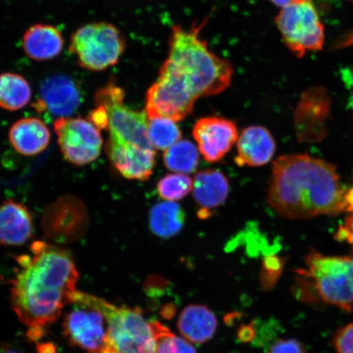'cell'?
I'll list each match as a JSON object with an SVG mask.
<instances>
[{
  "mask_svg": "<svg viewBox=\"0 0 353 353\" xmlns=\"http://www.w3.org/2000/svg\"><path fill=\"white\" fill-rule=\"evenodd\" d=\"M341 77L344 86L346 87L350 94L348 105L353 109V68L352 66H344L341 69Z\"/></svg>",
  "mask_w": 353,
  "mask_h": 353,
  "instance_id": "obj_32",
  "label": "cell"
},
{
  "mask_svg": "<svg viewBox=\"0 0 353 353\" xmlns=\"http://www.w3.org/2000/svg\"><path fill=\"white\" fill-rule=\"evenodd\" d=\"M81 99L77 83L65 74H56L42 82L34 108L59 118L68 117L77 112Z\"/></svg>",
  "mask_w": 353,
  "mask_h": 353,
  "instance_id": "obj_14",
  "label": "cell"
},
{
  "mask_svg": "<svg viewBox=\"0 0 353 353\" xmlns=\"http://www.w3.org/2000/svg\"><path fill=\"white\" fill-rule=\"evenodd\" d=\"M198 99L187 79L166 60L157 81L145 94V112L148 118L165 117L178 122L192 113Z\"/></svg>",
  "mask_w": 353,
  "mask_h": 353,
  "instance_id": "obj_8",
  "label": "cell"
},
{
  "mask_svg": "<svg viewBox=\"0 0 353 353\" xmlns=\"http://www.w3.org/2000/svg\"><path fill=\"white\" fill-rule=\"evenodd\" d=\"M276 24L285 46L298 57L323 47L324 26L312 0H299L281 8Z\"/></svg>",
  "mask_w": 353,
  "mask_h": 353,
  "instance_id": "obj_10",
  "label": "cell"
},
{
  "mask_svg": "<svg viewBox=\"0 0 353 353\" xmlns=\"http://www.w3.org/2000/svg\"><path fill=\"white\" fill-rule=\"evenodd\" d=\"M192 135L206 161L218 162L231 151L238 140L235 123L217 117H204L194 125Z\"/></svg>",
  "mask_w": 353,
  "mask_h": 353,
  "instance_id": "obj_13",
  "label": "cell"
},
{
  "mask_svg": "<svg viewBox=\"0 0 353 353\" xmlns=\"http://www.w3.org/2000/svg\"><path fill=\"white\" fill-rule=\"evenodd\" d=\"M338 44L339 48L343 47L353 46V32L345 35V37L342 38L341 41H339Z\"/></svg>",
  "mask_w": 353,
  "mask_h": 353,
  "instance_id": "obj_33",
  "label": "cell"
},
{
  "mask_svg": "<svg viewBox=\"0 0 353 353\" xmlns=\"http://www.w3.org/2000/svg\"><path fill=\"white\" fill-rule=\"evenodd\" d=\"M30 98L32 90L23 77L12 73L0 76V108L13 112L24 108Z\"/></svg>",
  "mask_w": 353,
  "mask_h": 353,
  "instance_id": "obj_24",
  "label": "cell"
},
{
  "mask_svg": "<svg viewBox=\"0 0 353 353\" xmlns=\"http://www.w3.org/2000/svg\"><path fill=\"white\" fill-rule=\"evenodd\" d=\"M123 99L125 91L113 79L96 92V105L103 107L108 114L109 139L154 151L148 135L147 112L128 108Z\"/></svg>",
  "mask_w": 353,
  "mask_h": 353,
  "instance_id": "obj_6",
  "label": "cell"
},
{
  "mask_svg": "<svg viewBox=\"0 0 353 353\" xmlns=\"http://www.w3.org/2000/svg\"><path fill=\"white\" fill-rule=\"evenodd\" d=\"M3 353H21V352L13 350L10 347H6V348H4Z\"/></svg>",
  "mask_w": 353,
  "mask_h": 353,
  "instance_id": "obj_36",
  "label": "cell"
},
{
  "mask_svg": "<svg viewBox=\"0 0 353 353\" xmlns=\"http://www.w3.org/2000/svg\"><path fill=\"white\" fill-rule=\"evenodd\" d=\"M186 214L182 207L174 201L159 203L150 212L149 223L154 235L170 238L182 230Z\"/></svg>",
  "mask_w": 353,
  "mask_h": 353,
  "instance_id": "obj_23",
  "label": "cell"
},
{
  "mask_svg": "<svg viewBox=\"0 0 353 353\" xmlns=\"http://www.w3.org/2000/svg\"><path fill=\"white\" fill-rule=\"evenodd\" d=\"M63 35L54 26L35 25L24 34V50L34 60L54 59L63 50Z\"/></svg>",
  "mask_w": 353,
  "mask_h": 353,
  "instance_id": "obj_22",
  "label": "cell"
},
{
  "mask_svg": "<svg viewBox=\"0 0 353 353\" xmlns=\"http://www.w3.org/2000/svg\"><path fill=\"white\" fill-rule=\"evenodd\" d=\"M90 223L83 202L72 196L57 199L48 207L42 218L43 231L57 243H69L81 239Z\"/></svg>",
  "mask_w": 353,
  "mask_h": 353,
  "instance_id": "obj_12",
  "label": "cell"
},
{
  "mask_svg": "<svg viewBox=\"0 0 353 353\" xmlns=\"http://www.w3.org/2000/svg\"><path fill=\"white\" fill-rule=\"evenodd\" d=\"M178 328L190 343H203L213 338L217 330V319L208 307L192 304L181 312Z\"/></svg>",
  "mask_w": 353,
  "mask_h": 353,
  "instance_id": "obj_21",
  "label": "cell"
},
{
  "mask_svg": "<svg viewBox=\"0 0 353 353\" xmlns=\"http://www.w3.org/2000/svg\"><path fill=\"white\" fill-rule=\"evenodd\" d=\"M267 353H306V350L296 339H279L271 343Z\"/></svg>",
  "mask_w": 353,
  "mask_h": 353,
  "instance_id": "obj_30",
  "label": "cell"
},
{
  "mask_svg": "<svg viewBox=\"0 0 353 353\" xmlns=\"http://www.w3.org/2000/svg\"><path fill=\"white\" fill-rule=\"evenodd\" d=\"M50 132L46 123L37 118L21 119L10 130L13 148L26 157L43 152L50 144Z\"/></svg>",
  "mask_w": 353,
  "mask_h": 353,
  "instance_id": "obj_20",
  "label": "cell"
},
{
  "mask_svg": "<svg viewBox=\"0 0 353 353\" xmlns=\"http://www.w3.org/2000/svg\"><path fill=\"white\" fill-rule=\"evenodd\" d=\"M154 332L153 353H196L191 343L176 336L159 321H151Z\"/></svg>",
  "mask_w": 353,
  "mask_h": 353,
  "instance_id": "obj_27",
  "label": "cell"
},
{
  "mask_svg": "<svg viewBox=\"0 0 353 353\" xmlns=\"http://www.w3.org/2000/svg\"><path fill=\"white\" fill-rule=\"evenodd\" d=\"M105 152L114 169L128 179L145 181L153 173L156 165L153 150L108 139Z\"/></svg>",
  "mask_w": 353,
  "mask_h": 353,
  "instance_id": "obj_15",
  "label": "cell"
},
{
  "mask_svg": "<svg viewBox=\"0 0 353 353\" xmlns=\"http://www.w3.org/2000/svg\"><path fill=\"white\" fill-rule=\"evenodd\" d=\"M270 1L274 3L276 6L283 8L290 6V4L299 1V0H270Z\"/></svg>",
  "mask_w": 353,
  "mask_h": 353,
  "instance_id": "obj_35",
  "label": "cell"
},
{
  "mask_svg": "<svg viewBox=\"0 0 353 353\" xmlns=\"http://www.w3.org/2000/svg\"><path fill=\"white\" fill-rule=\"evenodd\" d=\"M192 188L193 181L187 174H167L159 181L157 192L164 200L176 201L186 197Z\"/></svg>",
  "mask_w": 353,
  "mask_h": 353,
  "instance_id": "obj_28",
  "label": "cell"
},
{
  "mask_svg": "<svg viewBox=\"0 0 353 353\" xmlns=\"http://www.w3.org/2000/svg\"><path fill=\"white\" fill-rule=\"evenodd\" d=\"M69 50L82 68L101 72L118 63L125 50V41L114 26L100 22L77 30Z\"/></svg>",
  "mask_w": 353,
  "mask_h": 353,
  "instance_id": "obj_9",
  "label": "cell"
},
{
  "mask_svg": "<svg viewBox=\"0 0 353 353\" xmlns=\"http://www.w3.org/2000/svg\"><path fill=\"white\" fill-rule=\"evenodd\" d=\"M275 150L270 132L261 126L247 127L237 140L235 161L239 166H263L272 160Z\"/></svg>",
  "mask_w": 353,
  "mask_h": 353,
  "instance_id": "obj_17",
  "label": "cell"
},
{
  "mask_svg": "<svg viewBox=\"0 0 353 353\" xmlns=\"http://www.w3.org/2000/svg\"><path fill=\"white\" fill-rule=\"evenodd\" d=\"M193 197L201 207L202 219L210 215L212 210L218 208L227 200L229 182L222 172L216 170L200 171L193 181Z\"/></svg>",
  "mask_w": 353,
  "mask_h": 353,
  "instance_id": "obj_19",
  "label": "cell"
},
{
  "mask_svg": "<svg viewBox=\"0 0 353 353\" xmlns=\"http://www.w3.org/2000/svg\"><path fill=\"white\" fill-rule=\"evenodd\" d=\"M30 252L17 259L21 270L12 282L11 303L35 341L70 303L78 272L72 254L59 246L34 241Z\"/></svg>",
  "mask_w": 353,
  "mask_h": 353,
  "instance_id": "obj_1",
  "label": "cell"
},
{
  "mask_svg": "<svg viewBox=\"0 0 353 353\" xmlns=\"http://www.w3.org/2000/svg\"><path fill=\"white\" fill-rule=\"evenodd\" d=\"M201 26L186 30L176 26L170 39V61L198 97L217 95L231 85L233 70L230 63L212 52L200 38Z\"/></svg>",
  "mask_w": 353,
  "mask_h": 353,
  "instance_id": "obj_3",
  "label": "cell"
},
{
  "mask_svg": "<svg viewBox=\"0 0 353 353\" xmlns=\"http://www.w3.org/2000/svg\"><path fill=\"white\" fill-rule=\"evenodd\" d=\"M108 321L107 353H153L151 321L139 308L119 307L98 298Z\"/></svg>",
  "mask_w": 353,
  "mask_h": 353,
  "instance_id": "obj_5",
  "label": "cell"
},
{
  "mask_svg": "<svg viewBox=\"0 0 353 353\" xmlns=\"http://www.w3.org/2000/svg\"><path fill=\"white\" fill-rule=\"evenodd\" d=\"M163 158L167 169L178 174L193 173L199 165L198 149L188 140H180L167 149Z\"/></svg>",
  "mask_w": 353,
  "mask_h": 353,
  "instance_id": "obj_25",
  "label": "cell"
},
{
  "mask_svg": "<svg viewBox=\"0 0 353 353\" xmlns=\"http://www.w3.org/2000/svg\"><path fill=\"white\" fill-rule=\"evenodd\" d=\"M61 153L70 164L82 166L100 156L103 140L100 130L90 120L63 117L54 122Z\"/></svg>",
  "mask_w": 353,
  "mask_h": 353,
  "instance_id": "obj_11",
  "label": "cell"
},
{
  "mask_svg": "<svg viewBox=\"0 0 353 353\" xmlns=\"http://www.w3.org/2000/svg\"><path fill=\"white\" fill-rule=\"evenodd\" d=\"M148 135L154 149L166 151L182 139L176 122L165 117L148 118Z\"/></svg>",
  "mask_w": 353,
  "mask_h": 353,
  "instance_id": "obj_26",
  "label": "cell"
},
{
  "mask_svg": "<svg viewBox=\"0 0 353 353\" xmlns=\"http://www.w3.org/2000/svg\"><path fill=\"white\" fill-rule=\"evenodd\" d=\"M346 210L353 213V188L345 194Z\"/></svg>",
  "mask_w": 353,
  "mask_h": 353,
  "instance_id": "obj_34",
  "label": "cell"
},
{
  "mask_svg": "<svg viewBox=\"0 0 353 353\" xmlns=\"http://www.w3.org/2000/svg\"><path fill=\"white\" fill-rule=\"evenodd\" d=\"M333 344L336 353H353V322L336 331Z\"/></svg>",
  "mask_w": 353,
  "mask_h": 353,
  "instance_id": "obj_29",
  "label": "cell"
},
{
  "mask_svg": "<svg viewBox=\"0 0 353 353\" xmlns=\"http://www.w3.org/2000/svg\"><path fill=\"white\" fill-rule=\"evenodd\" d=\"M88 120H90L99 130L108 129V114L101 105H97V108L92 110Z\"/></svg>",
  "mask_w": 353,
  "mask_h": 353,
  "instance_id": "obj_31",
  "label": "cell"
},
{
  "mask_svg": "<svg viewBox=\"0 0 353 353\" xmlns=\"http://www.w3.org/2000/svg\"><path fill=\"white\" fill-rule=\"evenodd\" d=\"M307 269L300 274L307 278L322 303L350 312L353 308V258L325 256L311 251Z\"/></svg>",
  "mask_w": 353,
  "mask_h": 353,
  "instance_id": "obj_4",
  "label": "cell"
},
{
  "mask_svg": "<svg viewBox=\"0 0 353 353\" xmlns=\"http://www.w3.org/2000/svg\"><path fill=\"white\" fill-rule=\"evenodd\" d=\"M32 214L21 203L7 201L0 204V244L19 246L32 237Z\"/></svg>",
  "mask_w": 353,
  "mask_h": 353,
  "instance_id": "obj_18",
  "label": "cell"
},
{
  "mask_svg": "<svg viewBox=\"0 0 353 353\" xmlns=\"http://www.w3.org/2000/svg\"><path fill=\"white\" fill-rule=\"evenodd\" d=\"M70 304L73 307L63 321L68 341L87 353H107L108 321L99 306L98 297L77 291Z\"/></svg>",
  "mask_w": 353,
  "mask_h": 353,
  "instance_id": "obj_7",
  "label": "cell"
},
{
  "mask_svg": "<svg viewBox=\"0 0 353 353\" xmlns=\"http://www.w3.org/2000/svg\"><path fill=\"white\" fill-rule=\"evenodd\" d=\"M345 194L332 165L307 154H286L273 165L268 204L282 217L309 219L345 211Z\"/></svg>",
  "mask_w": 353,
  "mask_h": 353,
  "instance_id": "obj_2",
  "label": "cell"
},
{
  "mask_svg": "<svg viewBox=\"0 0 353 353\" xmlns=\"http://www.w3.org/2000/svg\"><path fill=\"white\" fill-rule=\"evenodd\" d=\"M327 92L322 87L311 88L304 92L294 114L295 130L302 142L319 137L321 123L329 112Z\"/></svg>",
  "mask_w": 353,
  "mask_h": 353,
  "instance_id": "obj_16",
  "label": "cell"
}]
</instances>
